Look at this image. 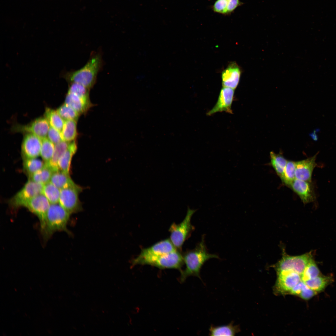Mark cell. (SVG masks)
I'll return each instance as SVG.
<instances>
[{"label": "cell", "instance_id": "obj_1", "mask_svg": "<svg viewBox=\"0 0 336 336\" xmlns=\"http://www.w3.org/2000/svg\"><path fill=\"white\" fill-rule=\"evenodd\" d=\"M183 256L185 268L180 272V280L181 282L190 276L200 278V270L204 264L211 259L219 258L217 255L208 252L204 236L194 249L187 251Z\"/></svg>", "mask_w": 336, "mask_h": 336}, {"label": "cell", "instance_id": "obj_2", "mask_svg": "<svg viewBox=\"0 0 336 336\" xmlns=\"http://www.w3.org/2000/svg\"><path fill=\"white\" fill-rule=\"evenodd\" d=\"M103 65L101 53L92 52L88 60L83 67L77 70L67 72L64 77L70 83H79L90 89L96 83L97 75Z\"/></svg>", "mask_w": 336, "mask_h": 336}, {"label": "cell", "instance_id": "obj_3", "mask_svg": "<svg viewBox=\"0 0 336 336\" xmlns=\"http://www.w3.org/2000/svg\"><path fill=\"white\" fill-rule=\"evenodd\" d=\"M70 214L59 203L51 204L44 224L40 228L44 240L47 241L57 231H65L70 235L67 228Z\"/></svg>", "mask_w": 336, "mask_h": 336}, {"label": "cell", "instance_id": "obj_4", "mask_svg": "<svg viewBox=\"0 0 336 336\" xmlns=\"http://www.w3.org/2000/svg\"><path fill=\"white\" fill-rule=\"evenodd\" d=\"M184 264L183 254L177 250L170 253L157 256H138L133 259V265L138 264L149 265L161 269H176L181 272Z\"/></svg>", "mask_w": 336, "mask_h": 336}, {"label": "cell", "instance_id": "obj_5", "mask_svg": "<svg viewBox=\"0 0 336 336\" xmlns=\"http://www.w3.org/2000/svg\"><path fill=\"white\" fill-rule=\"evenodd\" d=\"M188 207L186 215L183 221L180 223L174 222L170 226L169 231L170 233V239L176 249L181 250L184 242L191 236L195 228L191 222V217L196 211Z\"/></svg>", "mask_w": 336, "mask_h": 336}, {"label": "cell", "instance_id": "obj_6", "mask_svg": "<svg viewBox=\"0 0 336 336\" xmlns=\"http://www.w3.org/2000/svg\"><path fill=\"white\" fill-rule=\"evenodd\" d=\"M312 258L311 252L293 256L283 254L281 259L275 265L276 272L292 271L301 276L307 264Z\"/></svg>", "mask_w": 336, "mask_h": 336}, {"label": "cell", "instance_id": "obj_7", "mask_svg": "<svg viewBox=\"0 0 336 336\" xmlns=\"http://www.w3.org/2000/svg\"><path fill=\"white\" fill-rule=\"evenodd\" d=\"M44 185L29 180L22 189L9 200L10 207L15 209L24 207L29 200L42 193Z\"/></svg>", "mask_w": 336, "mask_h": 336}, {"label": "cell", "instance_id": "obj_8", "mask_svg": "<svg viewBox=\"0 0 336 336\" xmlns=\"http://www.w3.org/2000/svg\"><path fill=\"white\" fill-rule=\"evenodd\" d=\"M82 188L76 184L62 189L60 190L59 203L70 214L82 210L79 198Z\"/></svg>", "mask_w": 336, "mask_h": 336}, {"label": "cell", "instance_id": "obj_9", "mask_svg": "<svg viewBox=\"0 0 336 336\" xmlns=\"http://www.w3.org/2000/svg\"><path fill=\"white\" fill-rule=\"evenodd\" d=\"M50 203L42 194H40L29 200L25 204L24 207L35 215L38 217L40 228L45 223L47 213Z\"/></svg>", "mask_w": 336, "mask_h": 336}, {"label": "cell", "instance_id": "obj_10", "mask_svg": "<svg viewBox=\"0 0 336 336\" xmlns=\"http://www.w3.org/2000/svg\"><path fill=\"white\" fill-rule=\"evenodd\" d=\"M50 126L45 117H40L27 125H16L12 129L15 132L34 134L42 139L46 138Z\"/></svg>", "mask_w": 336, "mask_h": 336}, {"label": "cell", "instance_id": "obj_11", "mask_svg": "<svg viewBox=\"0 0 336 336\" xmlns=\"http://www.w3.org/2000/svg\"><path fill=\"white\" fill-rule=\"evenodd\" d=\"M234 89L223 87L219 93L217 102L212 109L207 114L208 116L218 112H225L232 114V105L234 100Z\"/></svg>", "mask_w": 336, "mask_h": 336}, {"label": "cell", "instance_id": "obj_12", "mask_svg": "<svg viewBox=\"0 0 336 336\" xmlns=\"http://www.w3.org/2000/svg\"><path fill=\"white\" fill-rule=\"evenodd\" d=\"M41 143V139L38 136L32 133H26L21 147L23 159L39 156L40 154Z\"/></svg>", "mask_w": 336, "mask_h": 336}, {"label": "cell", "instance_id": "obj_13", "mask_svg": "<svg viewBox=\"0 0 336 336\" xmlns=\"http://www.w3.org/2000/svg\"><path fill=\"white\" fill-rule=\"evenodd\" d=\"M311 182L295 179L289 186L298 196L304 204L313 202L315 199Z\"/></svg>", "mask_w": 336, "mask_h": 336}, {"label": "cell", "instance_id": "obj_14", "mask_svg": "<svg viewBox=\"0 0 336 336\" xmlns=\"http://www.w3.org/2000/svg\"><path fill=\"white\" fill-rule=\"evenodd\" d=\"M317 154L307 159L296 161V179L309 182H311L312 176L317 164L315 162Z\"/></svg>", "mask_w": 336, "mask_h": 336}, {"label": "cell", "instance_id": "obj_15", "mask_svg": "<svg viewBox=\"0 0 336 336\" xmlns=\"http://www.w3.org/2000/svg\"><path fill=\"white\" fill-rule=\"evenodd\" d=\"M178 250L169 239L160 241L152 246L142 250L139 256H148L166 254Z\"/></svg>", "mask_w": 336, "mask_h": 336}, {"label": "cell", "instance_id": "obj_16", "mask_svg": "<svg viewBox=\"0 0 336 336\" xmlns=\"http://www.w3.org/2000/svg\"><path fill=\"white\" fill-rule=\"evenodd\" d=\"M241 73L240 68L236 63L230 64L222 73L223 86L235 90L239 83Z\"/></svg>", "mask_w": 336, "mask_h": 336}, {"label": "cell", "instance_id": "obj_17", "mask_svg": "<svg viewBox=\"0 0 336 336\" xmlns=\"http://www.w3.org/2000/svg\"><path fill=\"white\" fill-rule=\"evenodd\" d=\"M65 103L71 107L80 114L86 112L91 106L89 98L82 97L68 92Z\"/></svg>", "mask_w": 336, "mask_h": 336}, {"label": "cell", "instance_id": "obj_18", "mask_svg": "<svg viewBox=\"0 0 336 336\" xmlns=\"http://www.w3.org/2000/svg\"><path fill=\"white\" fill-rule=\"evenodd\" d=\"M243 4L240 0H216L212 7L214 12L228 15Z\"/></svg>", "mask_w": 336, "mask_h": 336}, {"label": "cell", "instance_id": "obj_19", "mask_svg": "<svg viewBox=\"0 0 336 336\" xmlns=\"http://www.w3.org/2000/svg\"><path fill=\"white\" fill-rule=\"evenodd\" d=\"M77 150V146L74 140L70 142L68 147L58 162L59 170L70 174L71 163L73 155Z\"/></svg>", "mask_w": 336, "mask_h": 336}, {"label": "cell", "instance_id": "obj_20", "mask_svg": "<svg viewBox=\"0 0 336 336\" xmlns=\"http://www.w3.org/2000/svg\"><path fill=\"white\" fill-rule=\"evenodd\" d=\"M70 142L62 140L55 144L54 153L51 159L48 163H45L54 172L59 170L58 162L67 150Z\"/></svg>", "mask_w": 336, "mask_h": 336}, {"label": "cell", "instance_id": "obj_21", "mask_svg": "<svg viewBox=\"0 0 336 336\" xmlns=\"http://www.w3.org/2000/svg\"><path fill=\"white\" fill-rule=\"evenodd\" d=\"M50 181L60 190L75 184L69 174L60 170L53 173Z\"/></svg>", "mask_w": 336, "mask_h": 336}, {"label": "cell", "instance_id": "obj_22", "mask_svg": "<svg viewBox=\"0 0 336 336\" xmlns=\"http://www.w3.org/2000/svg\"><path fill=\"white\" fill-rule=\"evenodd\" d=\"M211 336H234L240 331L239 326L231 322L229 324L218 326H211L209 329Z\"/></svg>", "mask_w": 336, "mask_h": 336}, {"label": "cell", "instance_id": "obj_23", "mask_svg": "<svg viewBox=\"0 0 336 336\" xmlns=\"http://www.w3.org/2000/svg\"><path fill=\"white\" fill-rule=\"evenodd\" d=\"M77 120H64L63 126L61 132L63 140L71 142L75 140L77 135Z\"/></svg>", "mask_w": 336, "mask_h": 336}, {"label": "cell", "instance_id": "obj_24", "mask_svg": "<svg viewBox=\"0 0 336 336\" xmlns=\"http://www.w3.org/2000/svg\"><path fill=\"white\" fill-rule=\"evenodd\" d=\"M270 157L271 166L281 179L288 160L281 154H276L272 151L270 152Z\"/></svg>", "mask_w": 336, "mask_h": 336}, {"label": "cell", "instance_id": "obj_25", "mask_svg": "<svg viewBox=\"0 0 336 336\" xmlns=\"http://www.w3.org/2000/svg\"><path fill=\"white\" fill-rule=\"evenodd\" d=\"M44 116L50 126L61 132L63 126L64 120L57 110L47 108L45 110Z\"/></svg>", "mask_w": 336, "mask_h": 336}, {"label": "cell", "instance_id": "obj_26", "mask_svg": "<svg viewBox=\"0 0 336 336\" xmlns=\"http://www.w3.org/2000/svg\"><path fill=\"white\" fill-rule=\"evenodd\" d=\"M23 170L28 176L42 169L45 162L37 158L23 159Z\"/></svg>", "mask_w": 336, "mask_h": 336}, {"label": "cell", "instance_id": "obj_27", "mask_svg": "<svg viewBox=\"0 0 336 336\" xmlns=\"http://www.w3.org/2000/svg\"><path fill=\"white\" fill-rule=\"evenodd\" d=\"M53 172L51 169L45 163L44 166L42 169L28 176L29 180L44 185L50 182Z\"/></svg>", "mask_w": 336, "mask_h": 336}, {"label": "cell", "instance_id": "obj_28", "mask_svg": "<svg viewBox=\"0 0 336 336\" xmlns=\"http://www.w3.org/2000/svg\"><path fill=\"white\" fill-rule=\"evenodd\" d=\"M60 190L50 181L44 185L42 194L51 204L59 203Z\"/></svg>", "mask_w": 336, "mask_h": 336}, {"label": "cell", "instance_id": "obj_29", "mask_svg": "<svg viewBox=\"0 0 336 336\" xmlns=\"http://www.w3.org/2000/svg\"><path fill=\"white\" fill-rule=\"evenodd\" d=\"M296 161L288 160L283 176L281 179L283 184L287 187L289 186L296 179Z\"/></svg>", "mask_w": 336, "mask_h": 336}, {"label": "cell", "instance_id": "obj_30", "mask_svg": "<svg viewBox=\"0 0 336 336\" xmlns=\"http://www.w3.org/2000/svg\"><path fill=\"white\" fill-rule=\"evenodd\" d=\"M42 143L40 155L43 160L47 163L51 159L54 150V144L48 138L41 139Z\"/></svg>", "mask_w": 336, "mask_h": 336}, {"label": "cell", "instance_id": "obj_31", "mask_svg": "<svg viewBox=\"0 0 336 336\" xmlns=\"http://www.w3.org/2000/svg\"><path fill=\"white\" fill-rule=\"evenodd\" d=\"M329 279V277L319 276L308 280L304 283L310 289L315 292L322 291L328 284Z\"/></svg>", "mask_w": 336, "mask_h": 336}, {"label": "cell", "instance_id": "obj_32", "mask_svg": "<svg viewBox=\"0 0 336 336\" xmlns=\"http://www.w3.org/2000/svg\"><path fill=\"white\" fill-rule=\"evenodd\" d=\"M320 272L315 262L312 258L309 262L301 276L302 281L304 283L319 276Z\"/></svg>", "mask_w": 336, "mask_h": 336}, {"label": "cell", "instance_id": "obj_33", "mask_svg": "<svg viewBox=\"0 0 336 336\" xmlns=\"http://www.w3.org/2000/svg\"><path fill=\"white\" fill-rule=\"evenodd\" d=\"M57 111L64 119L77 120L80 114L71 107L64 103L61 106Z\"/></svg>", "mask_w": 336, "mask_h": 336}, {"label": "cell", "instance_id": "obj_34", "mask_svg": "<svg viewBox=\"0 0 336 336\" xmlns=\"http://www.w3.org/2000/svg\"><path fill=\"white\" fill-rule=\"evenodd\" d=\"M89 90L82 85L72 82L71 83L68 92L74 93L82 97L89 98Z\"/></svg>", "mask_w": 336, "mask_h": 336}, {"label": "cell", "instance_id": "obj_35", "mask_svg": "<svg viewBox=\"0 0 336 336\" xmlns=\"http://www.w3.org/2000/svg\"><path fill=\"white\" fill-rule=\"evenodd\" d=\"M47 136L48 138L55 144L63 140L61 132L50 126Z\"/></svg>", "mask_w": 336, "mask_h": 336}, {"label": "cell", "instance_id": "obj_36", "mask_svg": "<svg viewBox=\"0 0 336 336\" xmlns=\"http://www.w3.org/2000/svg\"><path fill=\"white\" fill-rule=\"evenodd\" d=\"M316 293V292L309 288L302 291L299 296L303 299L307 300L312 298Z\"/></svg>", "mask_w": 336, "mask_h": 336}, {"label": "cell", "instance_id": "obj_37", "mask_svg": "<svg viewBox=\"0 0 336 336\" xmlns=\"http://www.w3.org/2000/svg\"><path fill=\"white\" fill-rule=\"evenodd\" d=\"M320 131V129L319 128H316L315 129L313 130V131L309 134V136L311 137L312 139L315 141H316L318 139V136L317 134V133L319 132Z\"/></svg>", "mask_w": 336, "mask_h": 336}]
</instances>
